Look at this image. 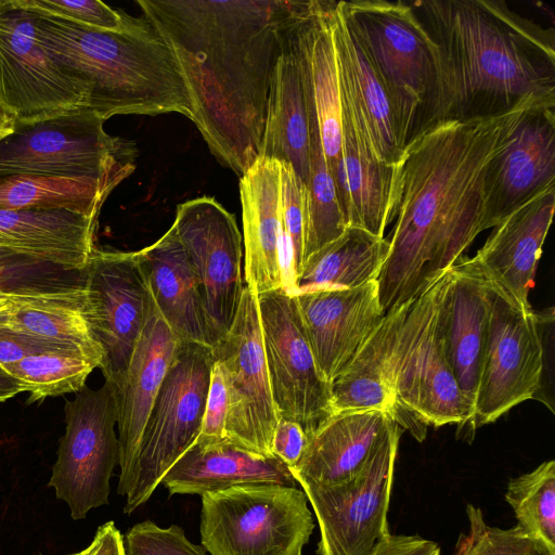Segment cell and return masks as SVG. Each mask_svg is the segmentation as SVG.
Masks as SVG:
<instances>
[{"label":"cell","instance_id":"cell-1","mask_svg":"<svg viewBox=\"0 0 555 555\" xmlns=\"http://www.w3.org/2000/svg\"><path fill=\"white\" fill-rule=\"evenodd\" d=\"M300 1L138 0L172 52L195 124L237 176L259 158L270 78Z\"/></svg>","mask_w":555,"mask_h":555},{"label":"cell","instance_id":"cell-2","mask_svg":"<svg viewBox=\"0 0 555 555\" xmlns=\"http://www.w3.org/2000/svg\"><path fill=\"white\" fill-rule=\"evenodd\" d=\"M526 108L441 122L404 149L395 225L377 279L385 314L427 291L483 231L492 160Z\"/></svg>","mask_w":555,"mask_h":555},{"label":"cell","instance_id":"cell-3","mask_svg":"<svg viewBox=\"0 0 555 555\" xmlns=\"http://www.w3.org/2000/svg\"><path fill=\"white\" fill-rule=\"evenodd\" d=\"M436 52L434 126L555 105L554 29L495 0L410 3Z\"/></svg>","mask_w":555,"mask_h":555},{"label":"cell","instance_id":"cell-4","mask_svg":"<svg viewBox=\"0 0 555 555\" xmlns=\"http://www.w3.org/2000/svg\"><path fill=\"white\" fill-rule=\"evenodd\" d=\"M29 12L37 41L86 86L87 107L104 121L115 115L166 113L191 119L178 63L145 17L127 15L124 29L105 31Z\"/></svg>","mask_w":555,"mask_h":555},{"label":"cell","instance_id":"cell-5","mask_svg":"<svg viewBox=\"0 0 555 555\" xmlns=\"http://www.w3.org/2000/svg\"><path fill=\"white\" fill-rule=\"evenodd\" d=\"M450 269L420 296L385 314V367L396 400L397 423L418 441L425 438L427 425L456 424L468 428L467 437L472 431L473 411L459 388L446 349L444 295Z\"/></svg>","mask_w":555,"mask_h":555},{"label":"cell","instance_id":"cell-6","mask_svg":"<svg viewBox=\"0 0 555 555\" xmlns=\"http://www.w3.org/2000/svg\"><path fill=\"white\" fill-rule=\"evenodd\" d=\"M337 5L387 92L404 151L434 127L438 83L434 44L408 2L353 0Z\"/></svg>","mask_w":555,"mask_h":555},{"label":"cell","instance_id":"cell-7","mask_svg":"<svg viewBox=\"0 0 555 555\" xmlns=\"http://www.w3.org/2000/svg\"><path fill=\"white\" fill-rule=\"evenodd\" d=\"M104 122L88 107L16 121L0 140V177L91 178L117 186L135 169L137 149L107 133Z\"/></svg>","mask_w":555,"mask_h":555},{"label":"cell","instance_id":"cell-8","mask_svg":"<svg viewBox=\"0 0 555 555\" xmlns=\"http://www.w3.org/2000/svg\"><path fill=\"white\" fill-rule=\"evenodd\" d=\"M313 529L297 487L244 483L202 495L201 541L211 555H302Z\"/></svg>","mask_w":555,"mask_h":555},{"label":"cell","instance_id":"cell-9","mask_svg":"<svg viewBox=\"0 0 555 555\" xmlns=\"http://www.w3.org/2000/svg\"><path fill=\"white\" fill-rule=\"evenodd\" d=\"M214 364L211 348L180 341L147 418L124 512L143 505L164 476L197 440Z\"/></svg>","mask_w":555,"mask_h":555},{"label":"cell","instance_id":"cell-10","mask_svg":"<svg viewBox=\"0 0 555 555\" xmlns=\"http://www.w3.org/2000/svg\"><path fill=\"white\" fill-rule=\"evenodd\" d=\"M401 433L392 420L367 464L349 481L334 486L296 481L319 524L318 555H367L390 533L387 513Z\"/></svg>","mask_w":555,"mask_h":555},{"label":"cell","instance_id":"cell-11","mask_svg":"<svg viewBox=\"0 0 555 555\" xmlns=\"http://www.w3.org/2000/svg\"><path fill=\"white\" fill-rule=\"evenodd\" d=\"M64 412L65 434L48 485L67 504L72 518L80 520L108 503L119 459L115 389L107 382L95 390L83 386Z\"/></svg>","mask_w":555,"mask_h":555},{"label":"cell","instance_id":"cell-12","mask_svg":"<svg viewBox=\"0 0 555 555\" xmlns=\"http://www.w3.org/2000/svg\"><path fill=\"white\" fill-rule=\"evenodd\" d=\"M85 272L82 312L103 350L105 382L118 389L154 302L146 273L139 250L96 247Z\"/></svg>","mask_w":555,"mask_h":555},{"label":"cell","instance_id":"cell-13","mask_svg":"<svg viewBox=\"0 0 555 555\" xmlns=\"http://www.w3.org/2000/svg\"><path fill=\"white\" fill-rule=\"evenodd\" d=\"M228 393L225 437L250 451L274 456L271 446L280 420L262 339L256 292L244 285L234 321L211 348Z\"/></svg>","mask_w":555,"mask_h":555},{"label":"cell","instance_id":"cell-14","mask_svg":"<svg viewBox=\"0 0 555 555\" xmlns=\"http://www.w3.org/2000/svg\"><path fill=\"white\" fill-rule=\"evenodd\" d=\"M483 281L489 308L488 340L473 433L534 398L544 366L540 317L519 309L499 287Z\"/></svg>","mask_w":555,"mask_h":555},{"label":"cell","instance_id":"cell-15","mask_svg":"<svg viewBox=\"0 0 555 555\" xmlns=\"http://www.w3.org/2000/svg\"><path fill=\"white\" fill-rule=\"evenodd\" d=\"M0 103L16 121H30L88 105V90L37 41L31 13L0 0Z\"/></svg>","mask_w":555,"mask_h":555},{"label":"cell","instance_id":"cell-16","mask_svg":"<svg viewBox=\"0 0 555 555\" xmlns=\"http://www.w3.org/2000/svg\"><path fill=\"white\" fill-rule=\"evenodd\" d=\"M172 224L198 284L212 348L230 330L245 285L242 235L234 215L209 196L178 205Z\"/></svg>","mask_w":555,"mask_h":555},{"label":"cell","instance_id":"cell-17","mask_svg":"<svg viewBox=\"0 0 555 555\" xmlns=\"http://www.w3.org/2000/svg\"><path fill=\"white\" fill-rule=\"evenodd\" d=\"M257 299L276 411L308 437L331 414L330 384L317 370L294 296L280 288Z\"/></svg>","mask_w":555,"mask_h":555},{"label":"cell","instance_id":"cell-18","mask_svg":"<svg viewBox=\"0 0 555 555\" xmlns=\"http://www.w3.org/2000/svg\"><path fill=\"white\" fill-rule=\"evenodd\" d=\"M334 1H300L286 38L299 64L309 116L315 117L323 153L341 207L349 204L341 157V103L333 37Z\"/></svg>","mask_w":555,"mask_h":555},{"label":"cell","instance_id":"cell-19","mask_svg":"<svg viewBox=\"0 0 555 555\" xmlns=\"http://www.w3.org/2000/svg\"><path fill=\"white\" fill-rule=\"evenodd\" d=\"M293 296L317 370L331 386L385 318L377 281L346 289H301Z\"/></svg>","mask_w":555,"mask_h":555},{"label":"cell","instance_id":"cell-20","mask_svg":"<svg viewBox=\"0 0 555 555\" xmlns=\"http://www.w3.org/2000/svg\"><path fill=\"white\" fill-rule=\"evenodd\" d=\"M551 188H555V105H535L521 112L492 160L482 229L498 227Z\"/></svg>","mask_w":555,"mask_h":555},{"label":"cell","instance_id":"cell-21","mask_svg":"<svg viewBox=\"0 0 555 555\" xmlns=\"http://www.w3.org/2000/svg\"><path fill=\"white\" fill-rule=\"evenodd\" d=\"M554 208L555 188H551L511 212L469 259L486 281L526 312L532 311L529 293Z\"/></svg>","mask_w":555,"mask_h":555},{"label":"cell","instance_id":"cell-22","mask_svg":"<svg viewBox=\"0 0 555 555\" xmlns=\"http://www.w3.org/2000/svg\"><path fill=\"white\" fill-rule=\"evenodd\" d=\"M180 339L153 302L130 359L124 382L115 389L120 467L117 491L126 495L140 441Z\"/></svg>","mask_w":555,"mask_h":555},{"label":"cell","instance_id":"cell-23","mask_svg":"<svg viewBox=\"0 0 555 555\" xmlns=\"http://www.w3.org/2000/svg\"><path fill=\"white\" fill-rule=\"evenodd\" d=\"M240 194L245 284L257 295L283 288L284 275L280 261L283 232L280 162L259 157L240 177Z\"/></svg>","mask_w":555,"mask_h":555},{"label":"cell","instance_id":"cell-24","mask_svg":"<svg viewBox=\"0 0 555 555\" xmlns=\"http://www.w3.org/2000/svg\"><path fill=\"white\" fill-rule=\"evenodd\" d=\"M393 418L382 411L330 414L310 435L291 469L295 480L334 486L354 478L367 464Z\"/></svg>","mask_w":555,"mask_h":555},{"label":"cell","instance_id":"cell-25","mask_svg":"<svg viewBox=\"0 0 555 555\" xmlns=\"http://www.w3.org/2000/svg\"><path fill=\"white\" fill-rule=\"evenodd\" d=\"M488 323L485 281L469 259L461 257L450 269L444 295V338L452 372L473 416L486 356Z\"/></svg>","mask_w":555,"mask_h":555},{"label":"cell","instance_id":"cell-26","mask_svg":"<svg viewBox=\"0 0 555 555\" xmlns=\"http://www.w3.org/2000/svg\"><path fill=\"white\" fill-rule=\"evenodd\" d=\"M333 37L339 85L376 157L397 166L403 155L387 92L356 31L335 2Z\"/></svg>","mask_w":555,"mask_h":555},{"label":"cell","instance_id":"cell-27","mask_svg":"<svg viewBox=\"0 0 555 555\" xmlns=\"http://www.w3.org/2000/svg\"><path fill=\"white\" fill-rule=\"evenodd\" d=\"M296 487L291 469L278 457L263 455L228 439L195 441L171 466L160 483L170 494L217 492L244 483Z\"/></svg>","mask_w":555,"mask_h":555},{"label":"cell","instance_id":"cell-28","mask_svg":"<svg viewBox=\"0 0 555 555\" xmlns=\"http://www.w3.org/2000/svg\"><path fill=\"white\" fill-rule=\"evenodd\" d=\"M341 157L349 197L348 227L384 237L393 220L398 165L380 162L340 87Z\"/></svg>","mask_w":555,"mask_h":555},{"label":"cell","instance_id":"cell-29","mask_svg":"<svg viewBox=\"0 0 555 555\" xmlns=\"http://www.w3.org/2000/svg\"><path fill=\"white\" fill-rule=\"evenodd\" d=\"M259 157L291 165L307 185L310 173L309 113L299 64L286 33L270 78Z\"/></svg>","mask_w":555,"mask_h":555},{"label":"cell","instance_id":"cell-30","mask_svg":"<svg viewBox=\"0 0 555 555\" xmlns=\"http://www.w3.org/2000/svg\"><path fill=\"white\" fill-rule=\"evenodd\" d=\"M139 254L155 306L176 336L210 347L198 284L173 224Z\"/></svg>","mask_w":555,"mask_h":555},{"label":"cell","instance_id":"cell-31","mask_svg":"<svg viewBox=\"0 0 555 555\" xmlns=\"http://www.w3.org/2000/svg\"><path fill=\"white\" fill-rule=\"evenodd\" d=\"M98 220L64 209H0V247L83 269Z\"/></svg>","mask_w":555,"mask_h":555},{"label":"cell","instance_id":"cell-32","mask_svg":"<svg viewBox=\"0 0 555 555\" xmlns=\"http://www.w3.org/2000/svg\"><path fill=\"white\" fill-rule=\"evenodd\" d=\"M388 251L387 238L347 227L339 237L305 261L295 293L301 289L353 288L377 281Z\"/></svg>","mask_w":555,"mask_h":555},{"label":"cell","instance_id":"cell-33","mask_svg":"<svg viewBox=\"0 0 555 555\" xmlns=\"http://www.w3.org/2000/svg\"><path fill=\"white\" fill-rule=\"evenodd\" d=\"M0 310V325L75 348L100 367L103 350L83 315L85 300L17 298Z\"/></svg>","mask_w":555,"mask_h":555},{"label":"cell","instance_id":"cell-34","mask_svg":"<svg viewBox=\"0 0 555 555\" xmlns=\"http://www.w3.org/2000/svg\"><path fill=\"white\" fill-rule=\"evenodd\" d=\"M115 184L91 178L0 177V209H64L99 219Z\"/></svg>","mask_w":555,"mask_h":555},{"label":"cell","instance_id":"cell-35","mask_svg":"<svg viewBox=\"0 0 555 555\" xmlns=\"http://www.w3.org/2000/svg\"><path fill=\"white\" fill-rule=\"evenodd\" d=\"M387 320L365 341L349 365L331 384V414L375 410L397 422V405L385 367Z\"/></svg>","mask_w":555,"mask_h":555},{"label":"cell","instance_id":"cell-36","mask_svg":"<svg viewBox=\"0 0 555 555\" xmlns=\"http://www.w3.org/2000/svg\"><path fill=\"white\" fill-rule=\"evenodd\" d=\"M86 272L0 247V294L12 299L85 300Z\"/></svg>","mask_w":555,"mask_h":555},{"label":"cell","instance_id":"cell-37","mask_svg":"<svg viewBox=\"0 0 555 555\" xmlns=\"http://www.w3.org/2000/svg\"><path fill=\"white\" fill-rule=\"evenodd\" d=\"M310 124V173L306 185L305 261L347 229L336 186L327 166L318 121ZM304 267V266H302Z\"/></svg>","mask_w":555,"mask_h":555},{"label":"cell","instance_id":"cell-38","mask_svg":"<svg viewBox=\"0 0 555 555\" xmlns=\"http://www.w3.org/2000/svg\"><path fill=\"white\" fill-rule=\"evenodd\" d=\"M505 500L540 555H555V462L508 481Z\"/></svg>","mask_w":555,"mask_h":555},{"label":"cell","instance_id":"cell-39","mask_svg":"<svg viewBox=\"0 0 555 555\" xmlns=\"http://www.w3.org/2000/svg\"><path fill=\"white\" fill-rule=\"evenodd\" d=\"M0 365L22 383L24 391L30 393L28 403L78 392L98 367L81 354L63 352L30 356Z\"/></svg>","mask_w":555,"mask_h":555},{"label":"cell","instance_id":"cell-40","mask_svg":"<svg viewBox=\"0 0 555 555\" xmlns=\"http://www.w3.org/2000/svg\"><path fill=\"white\" fill-rule=\"evenodd\" d=\"M469 530L462 533L454 555H540L532 540L517 525L501 529L490 527L482 512L473 504L466 505Z\"/></svg>","mask_w":555,"mask_h":555},{"label":"cell","instance_id":"cell-41","mask_svg":"<svg viewBox=\"0 0 555 555\" xmlns=\"http://www.w3.org/2000/svg\"><path fill=\"white\" fill-rule=\"evenodd\" d=\"M17 2L29 11L105 31L124 29L128 15L99 0H17Z\"/></svg>","mask_w":555,"mask_h":555},{"label":"cell","instance_id":"cell-42","mask_svg":"<svg viewBox=\"0 0 555 555\" xmlns=\"http://www.w3.org/2000/svg\"><path fill=\"white\" fill-rule=\"evenodd\" d=\"M124 545L126 555H206L205 548L193 544L181 527L162 528L151 520L132 526Z\"/></svg>","mask_w":555,"mask_h":555},{"label":"cell","instance_id":"cell-43","mask_svg":"<svg viewBox=\"0 0 555 555\" xmlns=\"http://www.w3.org/2000/svg\"><path fill=\"white\" fill-rule=\"evenodd\" d=\"M281 209L283 229L292 241L295 285L305 255L306 186L291 165L281 163Z\"/></svg>","mask_w":555,"mask_h":555},{"label":"cell","instance_id":"cell-44","mask_svg":"<svg viewBox=\"0 0 555 555\" xmlns=\"http://www.w3.org/2000/svg\"><path fill=\"white\" fill-rule=\"evenodd\" d=\"M228 393L220 365L214 361L209 389L197 442L209 443L227 439Z\"/></svg>","mask_w":555,"mask_h":555},{"label":"cell","instance_id":"cell-45","mask_svg":"<svg viewBox=\"0 0 555 555\" xmlns=\"http://www.w3.org/2000/svg\"><path fill=\"white\" fill-rule=\"evenodd\" d=\"M55 352L78 353L86 357L69 346L41 339L0 325V364L14 363L30 356Z\"/></svg>","mask_w":555,"mask_h":555},{"label":"cell","instance_id":"cell-46","mask_svg":"<svg viewBox=\"0 0 555 555\" xmlns=\"http://www.w3.org/2000/svg\"><path fill=\"white\" fill-rule=\"evenodd\" d=\"M308 437L301 426L293 421L280 418L272 439V454L289 469L299 462Z\"/></svg>","mask_w":555,"mask_h":555},{"label":"cell","instance_id":"cell-47","mask_svg":"<svg viewBox=\"0 0 555 555\" xmlns=\"http://www.w3.org/2000/svg\"><path fill=\"white\" fill-rule=\"evenodd\" d=\"M367 555H441V551L431 540L418 535L389 533Z\"/></svg>","mask_w":555,"mask_h":555},{"label":"cell","instance_id":"cell-48","mask_svg":"<svg viewBox=\"0 0 555 555\" xmlns=\"http://www.w3.org/2000/svg\"><path fill=\"white\" fill-rule=\"evenodd\" d=\"M87 547L88 555H126L124 537L113 521L100 526Z\"/></svg>","mask_w":555,"mask_h":555},{"label":"cell","instance_id":"cell-49","mask_svg":"<svg viewBox=\"0 0 555 555\" xmlns=\"http://www.w3.org/2000/svg\"><path fill=\"white\" fill-rule=\"evenodd\" d=\"M23 391L22 383L0 365V403Z\"/></svg>","mask_w":555,"mask_h":555},{"label":"cell","instance_id":"cell-50","mask_svg":"<svg viewBox=\"0 0 555 555\" xmlns=\"http://www.w3.org/2000/svg\"><path fill=\"white\" fill-rule=\"evenodd\" d=\"M15 122L14 115L0 103V140L13 131Z\"/></svg>","mask_w":555,"mask_h":555},{"label":"cell","instance_id":"cell-51","mask_svg":"<svg viewBox=\"0 0 555 555\" xmlns=\"http://www.w3.org/2000/svg\"><path fill=\"white\" fill-rule=\"evenodd\" d=\"M10 305H11L10 297L0 294V310H3L4 308H7Z\"/></svg>","mask_w":555,"mask_h":555},{"label":"cell","instance_id":"cell-52","mask_svg":"<svg viewBox=\"0 0 555 555\" xmlns=\"http://www.w3.org/2000/svg\"><path fill=\"white\" fill-rule=\"evenodd\" d=\"M67 555H88V547L83 548L80 552L73 553V554H67Z\"/></svg>","mask_w":555,"mask_h":555}]
</instances>
